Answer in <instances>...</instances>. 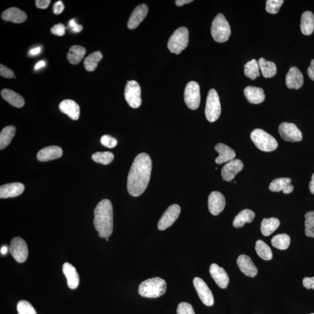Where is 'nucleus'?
<instances>
[{
  "label": "nucleus",
  "instance_id": "5701e85b",
  "mask_svg": "<svg viewBox=\"0 0 314 314\" xmlns=\"http://www.w3.org/2000/svg\"><path fill=\"white\" fill-rule=\"evenodd\" d=\"M63 272L67 278L69 288L72 289L77 288L79 283V277L75 268L71 264L66 263L63 266Z\"/></svg>",
  "mask_w": 314,
  "mask_h": 314
},
{
  "label": "nucleus",
  "instance_id": "e433bc0d",
  "mask_svg": "<svg viewBox=\"0 0 314 314\" xmlns=\"http://www.w3.org/2000/svg\"><path fill=\"white\" fill-rule=\"evenodd\" d=\"M244 75L251 80H255L260 75L258 63L255 60L248 61L244 65Z\"/></svg>",
  "mask_w": 314,
  "mask_h": 314
},
{
  "label": "nucleus",
  "instance_id": "f257e3e1",
  "mask_svg": "<svg viewBox=\"0 0 314 314\" xmlns=\"http://www.w3.org/2000/svg\"><path fill=\"white\" fill-rule=\"evenodd\" d=\"M151 170L150 156L146 153H141L136 156L128 177V191L132 196L138 197L144 192L150 182Z\"/></svg>",
  "mask_w": 314,
  "mask_h": 314
},
{
  "label": "nucleus",
  "instance_id": "393cba45",
  "mask_svg": "<svg viewBox=\"0 0 314 314\" xmlns=\"http://www.w3.org/2000/svg\"><path fill=\"white\" fill-rule=\"evenodd\" d=\"M61 112L67 115L73 120H78L80 116V107L72 99H65L59 106Z\"/></svg>",
  "mask_w": 314,
  "mask_h": 314
},
{
  "label": "nucleus",
  "instance_id": "3c124183",
  "mask_svg": "<svg viewBox=\"0 0 314 314\" xmlns=\"http://www.w3.org/2000/svg\"><path fill=\"white\" fill-rule=\"evenodd\" d=\"M36 5L38 9H46L50 4V0H36Z\"/></svg>",
  "mask_w": 314,
  "mask_h": 314
},
{
  "label": "nucleus",
  "instance_id": "412c9836",
  "mask_svg": "<svg viewBox=\"0 0 314 314\" xmlns=\"http://www.w3.org/2000/svg\"><path fill=\"white\" fill-rule=\"evenodd\" d=\"M63 154V149L60 147L53 146L46 147L41 149L37 154V159L40 162H45L48 161L56 160L60 158Z\"/></svg>",
  "mask_w": 314,
  "mask_h": 314
},
{
  "label": "nucleus",
  "instance_id": "6e6d98bb",
  "mask_svg": "<svg viewBox=\"0 0 314 314\" xmlns=\"http://www.w3.org/2000/svg\"><path fill=\"white\" fill-rule=\"evenodd\" d=\"M309 188L310 192L314 194V173L312 176L311 181L309 184Z\"/></svg>",
  "mask_w": 314,
  "mask_h": 314
},
{
  "label": "nucleus",
  "instance_id": "6ab92c4d",
  "mask_svg": "<svg viewBox=\"0 0 314 314\" xmlns=\"http://www.w3.org/2000/svg\"><path fill=\"white\" fill-rule=\"evenodd\" d=\"M148 7L145 4L138 6L133 11L128 22V28L133 30L139 26L148 14Z\"/></svg>",
  "mask_w": 314,
  "mask_h": 314
},
{
  "label": "nucleus",
  "instance_id": "72a5a7b5",
  "mask_svg": "<svg viewBox=\"0 0 314 314\" xmlns=\"http://www.w3.org/2000/svg\"><path fill=\"white\" fill-rule=\"evenodd\" d=\"M15 132H16V128L12 125L8 126L2 130L0 133V149L1 150L5 148L10 144L15 136Z\"/></svg>",
  "mask_w": 314,
  "mask_h": 314
},
{
  "label": "nucleus",
  "instance_id": "f03ea898",
  "mask_svg": "<svg viewBox=\"0 0 314 314\" xmlns=\"http://www.w3.org/2000/svg\"><path fill=\"white\" fill-rule=\"evenodd\" d=\"M94 228L101 238H109L113 232V208L112 202L104 199L94 210Z\"/></svg>",
  "mask_w": 314,
  "mask_h": 314
},
{
  "label": "nucleus",
  "instance_id": "4468645a",
  "mask_svg": "<svg viewBox=\"0 0 314 314\" xmlns=\"http://www.w3.org/2000/svg\"><path fill=\"white\" fill-rule=\"evenodd\" d=\"M244 165L239 159L233 160L228 163L222 169L221 175L224 181L231 182L237 174L243 169Z\"/></svg>",
  "mask_w": 314,
  "mask_h": 314
},
{
  "label": "nucleus",
  "instance_id": "c03bdc74",
  "mask_svg": "<svg viewBox=\"0 0 314 314\" xmlns=\"http://www.w3.org/2000/svg\"><path fill=\"white\" fill-rule=\"evenodd\" d=\"M101 143L104 145V146L113 148L117 146L118 144L117 140L115 138L110 135H104L101 138Z\"/></svg>",
  "mask_w": 314,
  "mask_h": 314
},
{
  "label": "nucleus",
  "instance_id": "20e7f679",
  "mask_svg": "<svg viewBox=\"0 0 314 314\" xmlns=\"http://www.w3.org/2000/svg\"><path fill=\"white\" fill-rule=\"evenodd\" d=\"M250 137L255 146L263 151H273L278 146L277 140L262 129L254 130L251 133Z\"/></svg>",
  "mask_w": 314,
  "mask_h": 314
},
{
  "label": "nucleus",
  "instance_id": "603ef678",
  "mask_svg": "<svg viewBox=\"0 0 314 314\" xmlns=\"http://www.w3.org/2000/svg\"><path fill=\"white\" fill-rule=\"evenodd\" d=\"M307 74L309 78L314 81V59L311 61V64L308 68Z\"/></svg>",
  "mask_w": 314,
  "mask_h": 314
},
{
  "label": "nucleus",
  "instance_id": "39448f33",
  "mask_svg": "<svg viewBox=\"0 0 314 314\" xmlns=\"http://www.w3.org/2000/svg\"><path fill=\"white\" fill-rule=\"evenodd\" d=\"M211 31L214 40L218 43H224L228 40L231 36V29L223 14L217 15L212 23Z\"/></svg>",
  "mask_w": 314,
  "mask_h": 314
},
{
  "label": "nucleus",
  "instance_id": "c756f323",
  "mask_svg": "<svg viewBox=\"0 0 314 314\" xmlns=\"http://www.w3.org/2000/svg\"><path fill=\"white\" fill-rule=\"evenodd\" d=\"M86 49L81 45H73L70 49L67 55V59L71 64L77 65L81 62L85 57Z\"/></svg>",
  "mask_w": 314,
  "mask_h": 314
},
{
  "label": "nucleus",
  "instance_id": "a211bd4d",
  "mask_svg": "<svg viewBox=\"0 0 314 314\" xmlns=\"http://www.w3.org/2000/svg\"><path fill=\"white\" fill-rule=\"evenodd\" d=\"M237 264L240 271L247 277L254 278L257 275L258 270L248 255H240L237 259Z\"/></svg>",
  "mask_w": 314,
  "mask_h": 314
},
{
  "label": "nucleus",
  "instance_id": "9d476101",
  "mask_svg": "<svg viewBox=\"0 0 314 314\" xmlns=\"http://www.w3.org/2000/svg\"><path fill=\"white\" fill-rule=\"evenodd\" d=\"M9 250L13 258L18 263H24L28 257V246L20 237H15L11 240Z\"/></svg>",
  "mask_w": 314,
  "mask_h": 314
},
{
  "label": "nucleus",
  "instance_id": "ddd939ff",
  "mask_svg": "<svg viewBox=\"0 0 314 314\" xmlns=\"http://www.w3.org/2000/svg\"><path fill=\"white\" fill-rule=\"evenodd\" d=\"M193 285L203 304L208 307L213 305L214 304L213 294L205 282L202 279L196 277L194 279Z\"/></svg>",
  "mask_w": 314,
  "mask_h": 314
},
{
  "label": "nucleus",
  "instance_id": "bb28decb",
  "mask_svg": "<svg viewBox=\"0 0 314 314\" xmlns=\"http://www.w3.org/2000/svg\"><path fill=\"white\" fill-rule=\"evenodd\" d=\"M292 180L288 178H278L274 180L270 185V190L274 192L283 191L284 194L292 193L294 186L291 185Z\"/></svg>",
  "mask_w": 314,
  "mask_h": 314
},
{
  "label": "nucleus",
  "instance_id": "cd10ccee",
  "mask_svg": "<svg viewBox=\"0 0 314 314\" xmlns=\"http://www.w3.org/2000/svg\"><path fill=\"white\" fill-rule=\"evenodd\" d=\"M301 31L304 35L309 36L314 30V15L311 11H305L301 15Z\"/></svg>",
  "mask_w": 314,
  "mask_h": 314
},
{
  "label": "nucleus",
  "instance_id": "4be33fe9",
  "mask_svg": "<svg viewBox=\"0 0 314 314\" xmlns=\"http://www.w3.org/2000/svg\"><path fill=\"white\" fill-rule=\"evenodd\" d=\"M216 150L219 153V156L216 159L217 164L229 163L235 160L236 152L231 147L223 143H218L216 145Z\"/></svg>",
  "mask_w": 314,
  "mask_h": 314
},
{
  "label": "nucleus",
  "instance_id": "8fccbe9b",
  "mask_svg": "<svg viewBox=\"0 0 314 314\" xmlns=\"http://www.w3.org/2000/svg\"><path fill=\"white\" fill-rule=\"evenodd\" d=\"M302 284L307 289H313L314 290V277H305L302 281Z\"/></svg>",
  "mask_w": 314,
  "mask_h": 314
},
{
  "label": "nucleus",
  "instance_id": "a19ab883",
  "mask_svg": "<svg viewBox=\"0 0 314 314\" xmlns=\"http://www.w3.org/2000/svg\"><path fill=\"white\" fill-rule=\"evenodd\" d=\"M17 311L18 314H37L32 304L25 300L18 302Z\"/></svg>",
  "mask_w": 314,
  "mask_h": 314
},
{
  "label": "nucleus",
  "instance_id": "4d7b16f0",
  "mask_svg": "<svg viewBox=\"0 0 314 314\" xmlns=\"http://www.w3.org/2000/svg\"><path fill=\"white\" fill-rule=\"evenodd\" d=\"M45 66V63L44 62V61H40L36 65L35 68H34V69H35L36 70H39V69H40L41 68L44 67Z\"/></svg>",
  "mask_w": 314,
  "mask_h": 314
},
{
  "label": "nucleus",
  "instance_id": "9b49d317",
  "mask_svg": "<svg viewBox=\"0 0 314 314\" xmlns=\"http://www.w3.org/2000/svg\"><path fill=\"white\" fill-rule=\"evenodd\" d=\"M279 133L283 140L291 142H298L302 139V133L296 125L283 122L279 127Z\"/></svg>",
  "mask_w": 314,
  "mask_h": 314
},
{
  "label": "nucleus",
  "instance_id": "473e14b6",
  "mask_svg": "<svg viewBox=\"0 0 314 314\" xmlns=\"http://www.w3.org/2000/svg\"><path fill=\"white\" fill-rule=\"evenodd\" d=\"M280 225V221L277 218H264L261 225L262 234L269 236L277 230Z\"/></svg>",
  "mask_w": 314,
  "mask_h": 314
},
{
  "label": "nucleus",
  "instance_id": "aec40b11",
  "mask_svg": "<svg viewBox=\"0 0 314 314\" xmlns=\"http://www.w3.org/2000/svg\"><path fill=\"white\" fill-rule=\"evenodd\" d=\"M25 190V186L21 183L6 184L0 187V198H7L20 196Z\"/></svg>",
  "mask_w": 314,
  "mask_h": 314
},
{
  "label": "nucleus",
  "instance_id": "1a4fd4ad",
  "mask_svg": "<svg viewBox=\"0 0 314 314\" xmlns=\"http://www.w3.org/2000/svg\"><path fill=\"white\" fill-rule=\"evenodd\" d=\"M125 98L126 102L133 109H137L141 104V88L135 80L128 81L125 89Z\"/></svg>",
  "mask_w": 314,
  "mask_h": 314
},
{
  "label": "nucleus",
  "instance_id": "a18cd8bd",
  "mask_svg": "<svg viewBox=\"0 0 314 314\" xmlns=\"http://www.w3.org/2000/svg\"><path fill=\"white\" fill-rule=\"evenodd\" d=\"M66 28L63 24H57L53 27L51 32L55 35L63 36L66 33Z\"/></svg>",
  "mask_w": 314,
  "mask_h": 314
},
{
  "label": "nucleus",
  "instance_id": "2f4dec72",
  "mask_svg": "<svg viewBox=\"0 0 314 314\" xmlns=\"http://www.w3.org/2000/svg\"><path fill=\"white\" fill-rule=\"evenodd\" d=\"M258 63L264 78H273L277 74V68L274 63L268 61L264 58L260 59Z\"/></svg>",
  "mask_w": 314,
  "mask_h": 314
},
{
  "label": "nucleus",
  "instance_id": "423d86ee",
  "mask_svg": "<svg viewBox=\"0 0 314 314\" xmlns=\"http://www.w3.org/2000/svg\"><path fill=\"white\" fill-rule=\"evenodd\" d=\"M189 33L186 27H181L176 30L170 38L168 43V48L170 51L179 55L189 44Z\"/></svg>",
  "mask_w": 314,
  "mask_h": 314
},
{
  "label": "nucleus",
  "instance_id": "f3484780",
  "mask_svg": "<svg viewBox=\"0 0 314 314\" xmlns=\"http://www.w3.org/2000/svg\"><path fill=\"white\" fill-rule=\"evenodd\" d=\"M286 84L290 89H299L303 86V75L297 67L290 68L286 76Z\"/></svg>",
  "mask_w": 314,
  "mask_h": 314
},
{
  "label": "nucleus",
  "instance_id": "c85d7f7f",
  "mask_svg": "<svg viewBox=\"0 0 314 314\" xmlns=\"http://www.w3.org/2000/svg\"><path fill=\"white\" fill-rule=\"evenodd\" d=\"M2 97L11 105L17 108H21L25 105V99L20 94L13 90L10 89H3L2 91Z\"/></svg>",
  "mask_w": 314,
  "mask_h": 314
},
{
  "label": "nucleus",
  "instance_id": "79ce46f5",
  "mask_svg": "<svg viewBox=\"0 0 314 314\" xmlns=\"http://www.w3.org/2000/svg\"><path fill=\"white\" fill-rule=\"evenodd\" d=\"M284 1L283 0H268L266 3V11L272 14H277Z\"/></svg>",
  "mask_w": 314,
  "mask_h": 314
},
{
  "label": "nucleus",
  "instance_id": "4c0bfd02",
  "mask_svg": "<svg viewBox=\"0 0 314 314\" xmlns=\"http://www.w3.org/2000/svg\"><path fill=\"white\" fill-rule=\"evenodd\" d=\"M271 243L274 247L279 249V250H286L290 244V237L288 235L285 234V233L279 234L275 236L272 239Z\"/></svg>",
  "mask_w": 314,
  "mask_h": 314
},
{
  "label": "nucleus",
  "instance_id": "13d9d810",
  "mask_svg": "<svg viewBox=\"0 0 314 314\" xmlns=\"http://www.w3.org/2000/svg\"><path fill=\"white\" fill-rule=\"evenodd\" d=\"M8 251H9V247L7 246H4L1 248V253L3 255H6Z\"/></svg>",
  "mask_w": 314,
  "mask_h": 314
},
{
  "label": "nucleus",
  "instance_id": "09e8293b",
  "mask_svg": "<svg viewBox=\"0 0 314 314\" xmlns=\"http://www.w3.org/2000/svg\"><path fill=\"white\" fill-rule=\"evenodd\" d=\"M64 8L63 2H57L53 6V12L56 15L60 14L63 12Z\"/></svg>",
  "mask_w": 314,
  "mask_h": 314
},
{
  "label": "nucleus",
  "instance_id": "f8f14e48",
  "mask_svg": "<svg viewBox=\"0 0 314 314\" xmlns=\"http://www.w3.org/2000/svg\"><path fill=\"white\" fill-rule=\"evenodd\" d=\"M181 207L178 204H173L169 206L165 212L158 224V228L160 231H164L173 225L178 219Z\"/></svg>",
  "mask_w": 314,
  "mask_h": 314
},
{
  "label": "nucleus",
  "instance_id": "49530a36",
  "mask_svg": "<svg viewBox=\"0 0 314 314\" xmlns=\"http://www.w3.org/2000/svg\"><path fill=\"white\" fill-rule=\"evenodd\" d=\"M0 75L3 77L8 79H12L14 77V72L2 64L0 65Z\"/></svg>",
  "mask_w": 314,
  "mask_h": 314
},
{
  "label": "nucleus",
  "instance_id": "0eeeda50",
  "mask_svg": "<svg viewBox=\"0 0 314 314\" xmlns=\"http://www.w3.org/2000/svg\"><path fill=\"white\" fill-rule=\"evenodd\" d=\"M221 113L219 95L215 89H211L206 98L205 114L206 120L210 122H216L219 119Z\"/></svg>",
  "mask_w": 314,
  "mask_h": 314
},
{
  "label": "nucleus",
  "instance_id": "5fc2aeb1",
  "mask_svg": "<svg viewBox=\"0 0 314 314\" xmlns=\"http://www.w3.org/2000/svg\"><path fill=\"white\" fill-rule=\"evenodd\" d=\"M41 52V48L40 47H36L31 49L29 51V55L31 56H34L39 55V54Z\"/></svg>",
  "mask_w": 314,
  "mask_h": 314
},
{
  "label": "nucleus",
  "instance_id": "2eb2a0df",
  "mask_svg": "<svg viewBox=\"0 0 314 314\" xmlns=\"http://www.w3.org/2000/svg\"><path fill=\"white\" fill-rule=\"evenodd\" d=\"M226 204L224 195L218 191H213L208 197V208L213 216H217L223 212Z\"/></svg>",
  "mask_w": 314,
  "mask_h": 314
},
{
  "label": "nucleus",
  "instance_id": "c9c22d12",
  "mask_svg": "<svg viewBox=\"0 0 314 314\" xmlns=\"http://www.w3.org/2000/svg\"><path fill=\"white\" fill-rule=\"evenodd\" d=\"M255 251L260 258L269 261L273 258V252L271 248L261 240L256 241L255 244Z\"/></svg>",
  "mask_w": 314,
  "mask_h": 314
},
{
  "label": "nucleus",
  "instance_id": "6e6552de",
  "mask_svg": "<svg viewBox=\"0 0 314 314\" xmlns=\"http://www.w3.org/2000/svg\"><path fill=\"white\" fill-rule=\"evenodd\" d=\"M184 99L186 106L192 110H197L200 104V91L198 84L194 81L187 83L186 86Z\"/></svg>",
  "mask_w": 314,
  "mask_h": 314
},
{
  "label": "nucleus",
  "instance_id": "7ed1b4c3",
  "mask_svg": "<svg viewBox=\"0 0 314 314\" xmlns=\"http://www.w3.org/2000/svg\"><path fill=\"white\" fill-rule=\"evenodd\" d=\"M167 283L164 279L156 277L141 282L139 287L140 296L147 298H158L166 292Z\"/></svg>",
  "mask_w": 314,
  "mask_h": 314
},
{
  "label": "nucleus",
  "instance_id": "f704fd0d",
  "mask_svg": "<svg viewBox=\"0 0 314 314\" xmlns=\"http://www.w3.org/2000/svg\"><path fill=\"white\" fill-rule=\"evenodd\" d=\"M102 59V55L100 51H95L90 54L84 61V66L87 71L93 72L96 70L98 64Z\"/></svg>",
  "mask_w": 314,
  "mask_h": 314
},
{
  "label": "nucleus",
  "instance_id": "ea45409f",
  "mask_svg": "<svg viewBox=\"0 0 314 314\" xmlns=\"http://www.w3.org/2000/svg\"><path fill=\"white\" fill-rule=\"evenodd\" d=\"M305 233L309 237H314V211L305 215Z\"/></svg>",
  "mask_w": 314,
  "mask_h": 314
},
{
  "label": "nucleus",
  "instance_id": "bf43d9fd",
  "mask_svg": "<svg viewBox=\"0 0 314 314\" xmlns=\"http://www.w3.org/2000/svg\"><path fill=\"white\" fill-rule=\"evenodd\" d=\"M311 314H314V313H311Z\"/></svg>",
  "mask_w": 314,
  "mask_h": 314
},
{
  "label": "nucleus",
  "instance_id": "de8ad7c7",
  "mask_svg": "<svg viewBox=\"0 0 314 314\" xmlns=\"http://www.w3.org/2000/svg\"><path fill=\"white\" fill-rule=\"evenodd\" d=\"M69 27H70L72 31L75 33H79L83 29V26L78 24L74 20H72L69 22Z\"/></svg>",
  "mask_w": 314,
  "mask_h": 314
},
{
  "label": "nucleus",
  "instance_id": "7c9ffc66",
  "mask_svg": "<svg viewBox=\"0 0 314 314\" xmlns=\"http://www.w3.org/2000/svg\"><path fill=\"white\" fill-rule=\"evenodd\" d=\"M255 217V214L252 210H243L235 217L233 225L235 228H242L246 223H252Z\"/></svg>",
  "mask_w": 314,
  "mask_h": 314
},
{
  "label": "nucleus",
  "instance_id": "dca6fc26",
  "mask_svg": "<svg viewBox=\"0 0 314 314\" xmlns=\"http://www.w3.org/2000/svg\"><path fill=\"white\" fill-rule=\"evenodd\" d=\"M210 273L217 285L222 289L227 288L229 283L228 275L223 269L216 264H213L210 268Z\"/></svg>",
  "mask_w": 314,
  "mask_h": 314
},
{
  "label": "nucleus",
  "instance_id": "37998d69",
  "mask_svg": "<svg viewBox=\"0 0 314 314\" xmlns=\"http://www.w3.org/2000/svg\"><path fill=\"white\" fill-rule=\"evenodd\" d=\"M177 314H195L192 305L188 302H182L177 308Z\"/></svg>",
  "mask_w": 314,
  "mask_h": 314
},
{
  "label": "nucleus",
  "instance_id": "864d4df0",
  "mask_svg": "<svg viewBox=\"0 0 314 314\" xmlns=\"http://www.w3.org/2000/svg\"><path fill=\"white\" fill-rule=\"evenodd\" d=\"M192 2V0H177V1L175 2V4L178 7H182L184 5H187V4H189Z\"/></svg>",
  "mask_w": 314,
  "mask_h": 314
},
{
  "label": "nucleus",
  "instance_id": "a878e982",
  "mask_svg": "<svg viewBox=\"0 0 314 314\" xmlns=\"http://www.w3.org/2000/svg\"><path fill=\"white\" fill-rule=\"evenodd\" d=\"M245 96L251 104H258L266 99L264 90L261 88L247 86L244 90Z\"/></svg>",
  "mask_w": 314,
  "mask_h": 314
},
{
  "label": "nucleus",
  "instance_id": "58836bf2",
  "mask_svg": "<svg viewBox=\"0 0 314 314\" xmlns=\"http://www.w3.org/2000/svg\"><path fill=\"white\" fill-rule=\"evenodd\" d=\"M92 159L95 163L106 166L112 163L114 159V155L109 151L97 152L92 155Z\"/></svg>",
  "mask_w": 314,
  "mask_h": 314
},
{
  "label": "nucleus",
  "instance_id": "b1692460",
  "mask_svg": "<svg viewBox=\"0 0 314 314\" xmlns=\"http://www.w3.org/2000/svg\"><path fill=\"white\" fill-rule=\"evenodd\" d=\"M2 18L3 20L6 21L21 24V23L25 22L28 17L24 11L18 8L11 7L2 14Z\"/></svg>",
  "mask_w": 314,
  "mask_h": 314
}]
</instances>
